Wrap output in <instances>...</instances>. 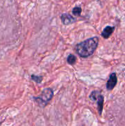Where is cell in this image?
<instances>
[{
    "mask_svg": "<svg viewBox=\"0 0 125 126\" xmlns=\"http://www.w3.org/2000/svg\"><path fill=\"white\" fill-rule=\"evenodd\" d=\"M76 60H77V58L73 54H69L67 58V63L70 65H74L75 63Z\"/></svg>",
    "mask_w": 125,
    "mask_h": 126,
    "instance_id": "obj_7",
    "label": "cell"
},
{
    "mask_svg": "<svg viewBox=\"0 0 125 126\" xmlns=\"http://www.w3.org/2000/svg\"><path fill=\"white\" fill-rule=\"evenodd\" d=\"M117 76H116V74L115 73L110 74L109 80L106 84L107 89L109 91L113 89L117 83Z\"/></svg>",
    "mask_w": 125,
    "mask_h": 126,
    "instance_id": "obj_3",
    "label": "cell"
},
{
    "mask_svg": "<svg viewBox=\"0 0 125 126\" xmlns=\"http://www.w3.org/2000/svg\"><path fill=\"white\" fill-rule=\"evenodd\" d=\"M104 96L99 95L97 100V105H98V111L99 112V115H101L103 110V105H104Z\"/></svg>",
    "mask_w": 125,
    "mask_h": 126,
    "instance_id": "obj_6",
    "label": "cell"
},
{
    "mask_svg": "<svg viewBox=\"0 0 125 126\" xmlns=\"http://www.w3.org/2000/svg\"><path fill=\"white\" fill-rule=\"evenodd\" d=\"M72 14L75 16H80L81 13H82V8L80 7H74L72 9Z\"/></svg>",
    "mask_w": 125,
    "mask_h": 126,
    "instance_id": "obj_9",
    "label": "cell"
},
{
    "mask_svg": "<svg viewBox=\"0 0 125 126\" xmlns=\"http://www.w3.org/2000/svg\"><path fill=\"white\" fill-rule=\"evenodd\" d=\"M115 30V27H111V26H107L104 28L103 31L101 33V36L104 39H108L113 32Z\"/></svg>",
    "mask_w": 125,
    "mask_h": 126,
    "instance_id": "obj_5",
    "label": "cell"
},
{
    "mask_svg": "<svg viewBox=\"0 0 125 126\" xmlns=\"http://www.w3.org/2000/svg\"><path fill=\"white\" fill-rule=\"evenodd\" d=\"M61 20L63 25H69L74 23L76 21V19L69 14L64 13L61 16Z\"/></svg>",
    "mask_w": 125,
    "mask_h": 126,
    "instance_id": "obj_4",
    "label": "cell"
},
{
    "mask_svg": "<svg viewBox=\"0 0 125 126\" xmlns=\"http://www.w3.org/2000/svg\"><path fill=\"white\" fill-rule=\"evenodd\" d=\"M31 78V79L33 80V81H34V82H36V83H40L43 79L42 76H36V75H32Z\"/></svg>",
    "mask_w": 125,
    "mask_h": 126,
    "instance_id": "obj_10",
    "label": "cell"
},
{
    "mask_svg": "<svg viewBox=\"0 0 125 126\" xmlns=\"http://www.w3.org/2000/svg\"><path fill=\"white\" fill-rule=\"evenodd\" d=\"M98 43L99 38L97 36L86 39L76 45V53L82 58L88 57L94 52L98 47Z\"/></svg>",
    "mask_w": 125,
    "mask_h": 126,
    "instance_id": "obj_1",
    "label": "cell"
},
{
    "mask_svg": "<svg viewBox=\"0 0 125 126\" xmlns=\"http://www.w3.org/2000/svg\"><path fill=\"white\" fill-rule=\"evenodd\" d=\"M53 96V91L50 88H45L42 91L41 94L37 97H34L37 102L40 104L41 103L43 106H45L49 101L51 100Z\"/></svg>",
    "mask_w": 125,
    "mask_h": 126,
    "instance_id": "obj_2",
    "label": "cell"
},
{
    "mask_svg": "<svg viewBox=\"0 0 125 126\" xmlns=\"http://www.w3.org/2000/svg\"><path fill=\"white\" fill-rule=\"evenodd\" d=\"M99 95H100V93H99L98 91H94L91 93L90 95H89V98H90V100H91L92 101H97Z\"/></svg>",
    "mask_w": 125,
    "mask_h": 126,
    "instance_id": "obj_8",
    "label": "cell"
}]
</instances>
